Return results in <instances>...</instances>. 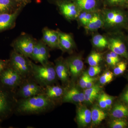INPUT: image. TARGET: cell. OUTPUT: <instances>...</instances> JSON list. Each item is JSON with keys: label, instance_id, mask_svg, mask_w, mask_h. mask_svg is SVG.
<instances>
[{"label": "cell", "instance_id": "1", "mask_svg": "<svg viewBox=\"0 0 128 128\" xmlns=\"http://www.w3.org/2000/svg\"><path fill=\"white\" fill-rule=\"evenodd\" d=\"M54 104V102L43 93L28 98H21L18 103L16 109L22 114H40L50 110Z\"/></svg>", "mask_w": 128, "mask_h": 128}, {"label": "cell", "instance_id": "2", "mask_svg": "<svg viewBox=\"0 0 128 128\" xmlns=\"http://www.w3.org/2000/svg\"><path fill=\"white\" fill-rule=\"evenodd\" d=\"M32 76L34 81L42 87L54 85L57 80L54 65L49 62L44 65L36 64L31 62Z\"/></svg>", "mask_w": 128, "mask_h": 128}, {"label": "cell", "instance_id": "3", "mask_svg": "<svg viewBox=\"0 0 128 128\" xmlns=\"http://www.w3.org/2000/svg\"><path fill=\"white\" fill-rule=\"evenodd\" d=\"M9 65L24 79L32 76V61L28 58L13 50L10 54Z\"/></svg>", "mask_w": 128, "mask_h": 128}, {"label": "cell", "instance_id": "4", "mask_svg": "<svg viewBox=\"0 0 128 128\" xmlns=\"http://www.w3.org/2000/svg\"><path fill=\"white\" fill-rule=\"evenodd\" d=\"M102 17L104 26L108 28H123L128 24V16L124 12L120 9L105 10Z\"/></svg>", "mask_w": 128, "mask_h": 128}, {"label": "cell", "instance_id": "5", "mask_svg": "<svg viewBox=\"0 0 128 128\" xmlns=\"http://www.w3.org/2000/svg\"><path fill=\"white\" fill-rule=\"evenodd\" d=\"M36 41L31 35L25 34L14 40L11 46L16 52L30 58Z\"/></svg>", "mask_w": 128, "mask_h": 128}, {"label": "cell", "instance_id": "6", "mask_svg": "<svg viewBox=\"0 0 128 128\" xmlns=\"http://www.w3.org/2000/svg\"><path fill=\"white\" fill-rule=\"evenodd\" d=\"M18 96L22 98H25L44 93V88L35 81L24 80L19 86Z\"/></svg>", "mask_w": 128, "mask_h": 128}, {"label": "cell", "instance_id": "7", "mask_svg": "<svg viewBox=\"0 0 128 128\" xmlns=\"http://www.w3.org/2000/svg\"><path fill=\"white\" fill-rule=\"evenodd\" d=\"M24 80L16 71L9 65L0 74V80L2 83L11 88L19 86Z\"/></svg>", "mask_w": 128, "mask_h": 128}, {"label": "cell", "instance_id": "8", "mask_svg": "<svg viewBox=\"0 0 128 128\" xmlns=\"http://www.w3.org/2000/svg\"><path fill=\"white\" fill-rule=\"evenodd\" d=\"M49 47L41 40L37 41L30 58L34 62L44 65L49 62Z\"/></svg>", "mask_w": 128, "mask_h": 128}, {"label": "cell", "instance_id": "9", "mask_svg": "<svg viewBox=\"0 0 128 128\" xmlns=\"http://www.w3.org/2000/svg\"><path fill=\"white\" fill-rule=\"evenodd\" d=\"M24 6H22L12 13L0 14V33L12 29L16 25V20Z\"/></svg>", "mask_w": 128, "mask_h": 128}, {"label": "cell", "instance_id": "10", "mask_svg": "<svg viewBox=\"0 0 128 128\" xmlns=\"http://www.w3.org/2000/svg\"><path fill=\"white\" fill-rule=\"evenodd\" d=\"M54 67L57 78L64 85L68 84L70 76L66 60L62 57L58 58L55 60Z\"/></svg>", "mask_w": 128, "mask_h": 128}, {"label": "cell", "instance_id": "11", "mask_svg": "<svg viewBox=\"0 0 128 128\" xmlns=\"http://www.w3.org/2000/svg\"><path fill=\"white\" fill-rule=\"evenodd\" d=\"M58 6L62 15L69 20L77 18L81 12L78 6L73 2H60Z\"/></svg>", "mask_w": 128, "mask_h": 128}, {"label": "cell", "instance_id": "12", "mask_svg": "<svg viewBox=\"0 0 128 128\" xmlns=\"http://www.w3.org/2000/svg\"><path fill=\"white\" fill-rule=\"evenodd\" d=\"M108 41V47L111 51L128 60V52L126 44L120 37H112Z\"/></svg>", "mask_w": 128, "mask_h": 128}, {"label": "cell", "instance_id": "13", "mask_svg": "<svg viewBox=\"0 0 128 128\" xmlns=\"http://www.w3.org/2000/svg\"><path fill=\"white\" fill-rule=\"evenodd\" d=\"M42 37L41 40L49 48L52 49L59 48L58 31L45 27L42 29Z\"/></svg>", "mask_w": 128, "mask_h": 128}, {"label": "cell", "instance_id": "14", "mask_svg": "<svg viewBox=\"0 0 128 128\" xmlns=\"http://www.w3.org/2000/svg\"><path fill=\"white\" fill-rule=\"evenodd\" d=\"M84 101V92L80 91L75 86L65 90L62 97V101L64 102L81 103Z\"/></svg>", "mask_w": 128, "mask_h": 128}, {"label": "cell", "instance_id": "15", "mask_svg": "<svg viewBox=\"0 0 128 128\" xmlns=\"http://www.w3.org/2000/svg\"><path fill=\"white\" fill-rule=\"evenodd\" d=\"M66 61L70 76L74 78L77 77L84 68V63L81 58L79 56H74L69 58Z\"/></svg>", "mask_w": 128, "mask_h": 128}, {"label": "cell", "instance_id": "16", "mask_svg": "<svg viewBox=\"0 0 128 128\" xmlns=\"http://www.w3.org/2000/svg\"><path fill=\"white\" fill-rule=\"evenodd\" d=\"M59 49L64 52H71L74 47V43L71 34L58 31Z\"/></svg>", "mask_w": 128, "mask_h": 128}, {"label": "cell", "instance_id": "17", "mask_svg": "<svg viewBox=\"0 0 128 128\" xmlns=\"http://www.w3.org/2000/svg\"><path fill=\"white\" fill-rule=\"evenodd\" d=\"M65 90L63 88L59 86L50 85L44 88V94L54 102V100L62 98Z\"/></svg>", "mask_w": 128, "mask_h": 128}, {"label": "cell", "instance_id": "18", "mask_svg": "<svg viewBox=\"0 0 128 128\" xmlns=\"http://www.w3.org/2000/svg\"><path fill=\"white\" fill-rule=\"evenodd\" d=\"M76 121L80 127L87 126L92 122L91 111L85 106L79 108L76 114Z\"/></svg>", "mask_w": 128, "mask_h": 128}, {"label": "cell", "instance_id": "19", "mask_svg": "<svg viewBox=\"0 0 128 128\" xmlns=\"http://www.w3.org/2000/svg\"><path fill=\"white\" fill-rule=\"evenodd\" d=\"M112 116L114 118L128 119V105L122 102L116 103L112 109Z\"/></svg>", "mask_w": 128, "mask_h": 128}, {"label": "cell", "instance_id": "20", "mask_svg": "<svg viewBox=\"0 0 128 128\" xmlns=\"http://www.w3.org/2000/svg\"><path fill=\"white\" fill-rule=\"evenodd\" d=\"M22 6L15 0H0V14L12 13Z\"/></svg>", "mask_w": 128, "mask_h": 128}, {"label": "cell", "instance_id": "21", "mask_svg": "<svg viewBox=\"0 0 128 128\" xmlns=\"http://www.w3.org/2000/svg\"><path fill=\"white\" fill-rule=\"evenodd\" d=\"M104 26L102 16L98 13L94 12L93 16L89 23L84 26L88 31H94L98 30Z\"/></svg>", "mask_w": 128, "mask_h": 128}, {"label": "cell", "instance_id": "22", "mask_svg": "<svg viewBox=\"0 0 128 128\" xmlns=\"http://www.w3.org/2000/svg\"><path fill=\"white\" fill-rule=\"evenodd\" d=\"M81 11L94 12L98 6L97 0H73Z\"/></svg>", "mask_w": 128, "mask_h": 128}, {"label": "cell", "instance_id": "23", "mask_svg": "<svg viewBox=\"0 0 128 128\" xmlns=\"http://www.w3.org/2000/svg\"><path fill=\"white\" fill-rule=\"evenodd\" d=\"M101 88L98 85H94L92 87L86 88L84 91L85 101L92 103L99 96Z\"/></svg>", "mask_w": 128, "mask_h": 128}, {"label": "cell", "instance_id": "24", "mask_svg": "<svg viewBox=\"0 0 128 128\" xmlns=\"http://www.w3.org/2000/svg\"><path fill=\"white\" fill-rule=\"evenodd\" d=\"M10 110V103L8 96L0 89V115L6 114Z\"/></svg>", "mask_w": 128, "mask_h": 128}, {"label": "cell", "instance_id": "25", "mask_svg": "<svg viewBox=\"0 0 128 128\" xmlns=\"http://www.w3.org/2000/svg\"><path fill=\"white\" fill-rule=\"evenodd\" d=\"M92 122L94 125L99 124L106 118V114L101 108L94 106L91 110Z\"/></svg>", "mask_w": 128, "mask_h": 128}, {"label": "cell", "instance_id": "26", "mask_svg": "<svg viewBox=\"0 0 128 128\" xmlns=\"http://www.w3.org/2000/svg\"><path fill=\"white\" fill-rule=\"evenodd\" d=\"M92 44L96 48H104L108 46V41L102 35L96 34L92 37Z\"/></svg>", "mask_w": 128, "mask_h": 128}, {"label": "cell", "instance_id": "27", "mask_svg": "<svg viewBox=\"0 0 128 128\" xmlns=\"http://www.w3.org/2000/svg\"><path fill=\"white\" fill-rule=\"evenodd\" d=\"M94 13L92 12L81 11L77 18L80 23L84 26L89 23Z\"/></svg>", "mask_w": 128, "mask_h": 128}, {"label": "cell", "instance_id": "28", "mask_svg": "<svg viewBox=\"0 0 128 128\" xmlns=\"http://www.w3.org/2000/svg\"><path fill=\"white\" fill-rule=\"evenodd\" d=\"M102 60V56L100 53L97 52H92L88 58L87 61L90 66L98 65Z\"/></svg>", "mask_w": 128, "mask_h": 128}, {"label": "cell", "instance_id": "29", "mask_svg": "<svg viewBox=\"0 0 128 128\" xmlns=\"http://www.w3.org/2000/svg\"><path fill=\"white\" fill-rule=\"evenodd\" d=\"M128 126V119L124 118H114L110 124L112 128H125Z\"/></svg>", "mask_w": 128, "mask_h": 128}, {"label": "cell", "instance_id": "30", "mask_svg": "<svg viewBox=\"0 0 128 128\" xmlns=\"http://www.w3.org/2000/svg\"><path fill=\"white\" fill-rule=\"evenodd\" d=\"M127 67V64L126 62L121 61L116 64L113 70V73L114 75L120 76L124 73Z\"/></svg>", "mask_w": 128, "mask_h": 128}, {"label": "cell", "instance_id": "31", "mask_svg": "<svg viewBox=\"0 0 128 128\" xmlns=\"http://www.w3.org/2000/svg\"><path fill=\"white\" fill-rule=\"evenodd\" d=\"M113 78V74L110 71L107 72L100 77V82L102 84H105L112 81Z\"/></svg>", "mask_w": 128, "mask_h": 128}, {"label": "cell", "instance_id": "32", "mask_svg": "<svg viewBox=\"0 0 128 128\" xmlns=\"http://www.w3.org/2000/svg\"><path fill=\"white\" fill-rule=\"evenodd\" d=\"M108 4L112 6H124L128 4V0H106Z\"/></svg>", "mask_w": 128, "mask_h": 128}, {"label": "cell", "instance_id": "33", "mask_svg": "<svg viewBox=\"0 0 128 128\" xmlns=\"http://www.w3.org/2000/svg\"><path fill=\"white\" fill-rule=\"evenodd\" d=\"M101 68L100 66H90L89 67L88 74L91 77H94L95 76L98 74L100 73Z\"/></svg>", "mask_w": 128, "mask_h": 128}, {"label": "cell", "instance_id": "34", "mask_svg": "<svg viewBox=\"0 0 128 128\" xmlns=\"http://www.w3.org/2000/svg\"><path fill=\"white\" fill-rule=\"evenodd\" d=\"M90 77L91 76H90L86 72H84L83 73L79 81V84L82 88L83 89L86 88V82Z\"/></svg>", "mask_w": 128, "mask_h": 128}, {"label": "cell", "instance_id": "35", "mask_svg": "<svg viewBox=\"0 0 128 128\" xmlns=\"http://www.w3.org/2000/svg\"><path fill=\"white\" fill-rule=\"evenodd\" d=\"M105 93H103L100 94L98 97V104L100 108L102 109H105L108 108L105 100Z\"/></svg>", "mask_w": 128, "mask_h": 128}, {"label": "cell", "instance_id": "36", "mask_svg": "<svg viewBox=\"0 0 128 128\" xmlns=\"http://www.w3.org/2000/svg\"><path fill=\"white\" fill-rule=\"evenodd\" d=\"M121 101L128 106V86L121 94Z\"/></svg>", "mask_w": 128, "mask_h": 128}, {"label": "cell", "instance_id": "37", "mask_svg": "<svg viewBox=\"0 0 128 128\" xmlns=\"http://www.w3.org/2000/svg\"><path fill=\"white\" fill-rule=\"evenodd\" d=\"M9 60H0V74L9 65Z\"/></svg>", "mask_w": 128, "mask_h": 128}, {"label": "cell", "instance_id": "38", "mask_svg": "<svg viewBox=\"0 0 128 128\" xmlns=\"http://www.w3.org/2000/svg\"><path fill=\"white\" fill-rule=\"evenodd\" d=\"M105 100L108 108H110L112 106L114 97L105 94Z\"/></svg>", "mask_w": 128, "mask_h": 128}, {"label": "cell", "instance_id": "39", "mask_svg": "<svg viewBox=\"0 0 128 128\" xmlns=\"http://www.w3.org/2000/svg\"><path fill=\"white\" fill-rule=\"evenodd\" d=\"M106 60L108 64L112 66H115L116 64L118 63L116 60H114L110 56L107 54L106 57Z\"/></svg>", "mask_w": 128, "mask_h": 128}, {"label": "cell", "instance_id": "40", "mask_svg": "<svg viewBox=\"0 0 128 128\" xmlns=\"http://www.w3.org/2000/svg\"><path fill=\"white\" fill-rule=\"evenodd\" d=\"M107 55L110 56L114 60H116L118 63L120 62V60L119 57V56L114 53V52L111 51L110 53L108 54Z\"/></svg>", "mask_w": 128, "mask_h": 128}, {"label": "cell", "instance_id": "41", "mask_svg": "<svg viewBox=\"0 0 128 128\" xmlns=\"http://www.w3.org/2000/svg\"><path fill=\"white\" fill-rule=\"evenodd\" d=\"M96 80V78H94V77H91L86 82V89L94 85V82Z\"/></svg>", "mask_w": 128, "mask_h": 128}, {"label": "cell", "instance_id": "42", "mask_svg": "<svg viewBox=\"0 0 128 128\" xmlns=\"http://www.w3.org/2000/svg\"><path fill=\"white\" fill-rule=\"evenodd\" d=\"M15 0L20 3L21 4L25 6L26 4L30 2L31 0Z\"/></svg>", "mask_w": 128, "mask_h": 128}, {"label": "cell", "instance_id": "43", "mask_svg": "<svg viewBox=\"0 0 128 128\" xmlns=\"http://www.w3.org/2000/svg\"></svg>", "mask_w": 128, "mask_h": 128}]
</instances>
